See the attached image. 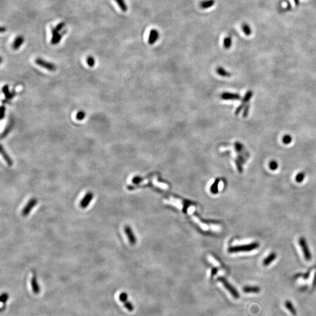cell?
Masks as SVG:
<instances>
[{
	"label": "cell",
	"mask_w": 316,
	"mask_h": 316,
	"mask_svg": "<svg viewBox=\"0 0 316 316\" xmlns=\"http://www.w3.org/2000/svg\"><path fill=\"white\" fill-rule=\"evenodd\" d=\"M215 2V0H204L200 3V7L203 10L208 9L212 7L214 5Z\"/></svg>",
	"instance_id": "cell-14"
},
{
	"label": "cell",
	"mask_w": 316,
	"mask_h": 316,
	"mask_svg": "<svg viewBox=\"0 0 316 316\" xmlns=\"http://www.w3.org/2000/svg\"><path fill=\"white\" fill-rule=\"evenodd\" d=\"M235 148L236 151L237 152H241L243 151V149L244 148L243 145L241 144L240 142H236L235 143Z\"/></svg>",
	"instance_id": "cell-32"
},
{
	"label": "cell",
	"mask_w": 316,
	"mask_h": 316,
	"mask_svg": "<svg viewBox=\"0 0 316 316\" xmlns=\"http://www.w3.org/2000/svg\"><path fill=\"white\" fill-rule=\"evenodd\" d=\"M249 105H247L245 108L244 109V113H243V117H247L248 114H249Z\"/></svg>",
	"instance_id": "cell-36"
},
{
	"label": "cell",
	"mask_w": 316,
	"mask_h": 316,
	"mask_svg": "<svg viewBox=\"0 0 316 316\" xmlns=\"http://www.w3.org/2000/svg\"><path fill=\"white\" fill-rule=\"evenodd\" d=\"M119 298H120V301H121L122 302L124 303V302L127 301V299H128V295H127L126 293H125V292L121 293L120 294V297H119Z\"/></svg>",
	"instance_id": "cell-33"
},
{
	"label": "cell",
	"mask_w": 316,
	"mask_h": 316,
	"mask_svg": "<svg viewBox=\"0 0 316 316\" xmlns=\"http://www.w3.org/2000/svg\"><path fill=\"white\" fill-rule=\"evenodd\" d=\"M305 173L304 172H300L298 173L296 175V181L297 183H301V182H303L305 178Z\"/></svg>",
	"instance_id": "cell-26"
},
{
	"label": "cell",
	"mask_w": 316,
	"mask_h": 316,
	"mask_svg": "<svg viewBox=\"0 0 316 316\" xmlns=\"http://www.w3.org/2000/svg\"><path fill=\"white\" fill-rule=\"evenodd\" d=\"M35 63L39 66L40 67H43L49 71L50 72H54L56 70V66L55 64L49 62L48 61H46L45 60L42 59V58H37L35 60Z\"/></svg>",
	"instance_id": "cell-3"
},
{
	"label": "cell",
	"mask_w": 316,
	"mask_h": 316,
	"mask_svg": "<svg viewBox=\"0 0 316 316\" xmlns=\"http://www.w3.org/2000/svg\"><path fill=\"white\" fill-rule=\"evenodd\" d=\"M242 30L243 31V32L244 33V34L247 36H249L251 33H252V30L251 29V27H249V25H248L247 24H242Z\"/></svg>",
	"instance_id": "cell-20"
},
{
	"label": "cell",
	"mask_w": 316,
	"mask_h": 316,
	"mask_svg": "<svg viewBox=\"0 0 316 316\" xmlns=\"http://www.w3.org/2000/svg\"><path fill=\"white\" fill-rule=\"evenodd\" d=\"M218 280L221 283L224 285V286L225 287V289L230 292L231 295L233 297L235 298H238L240 297V294L237 292L236 289L233 287L225 278L221 277L218 279Z\"/></svg>",
	"instance_id": "cell-2"
},
{
	"label": "cell",
	"mask_w": 316,
	"mask_h": 316,
	"mask_svg": "<svg viewBox=\"0 0 316 316\" xmlns=\"http://www.w3.org/2000/svg\"><path fill=\"white\" fill-rule=\"evenodd\" d=\"M12 123H11L10 124L7 125V126L6 127V128L4 129V132L2 133V136H1V138H4V137H5L8 134V133L10 132L11 129H12Z\"/></svg>",
	"instance_id": "cell-28"
},
{
	"label": "cell",
	"mask_w": 316,
	"mask_h": 316,
	"mask_svg": "<svg viewBox=\"0 0 316 316\" xmlns=\"http://www.w3.org/2000/svg\"><path fill=\"white\" fill-rule=\"evenodd\" d=\"M86 117V113L83 111H80L77 114L76 118L78 120H83Z\"/></svg>",
	"instance_id": "cell-29"
},
{
	"label": "cell",
	"mask_w": 316,
	"mask_h": 316,
	"mask_svg": "<svg viewBox=\"0 0 316 316\" xmlns=\"http://www.w3.org/2000/svg\"><path fill=\"white\" fill-rule=\"evenodd\" d=\"M282 142L285 145H289L292 142V137L290 135L286 134L284 135L282 138Z\"/></svg>",
	"instance_id": "cell-24"
},
{
	"label": "cell",
	"mask_w": 316,
	"mask_h": 316,
	"mask_svg": "<svg viewBox=\"0 0 316 316\" xmlns=\"http://www.w3.org/2000/svg\"><path fill=\"white\" fill-rule=\"evenodd\" d=\"M216 272H217V269H213V270H212V274H211V275H212V276H213V275H214V274H215V273H216Z\"/></svg>",
	"instance_id": "cell-39"
},
{
	"label": "cell",
	"mask_w": 316,
	"mask_h": 316,
	"mask_svg": "<svg viewBox=\"0 0 316 316\" xmlns=\"http://www.w3.org/2000/svg\"><path fill=\"white\" fill-rule=\"evenodd\" d=\"M159 37V32L156 29H152L149 34L148 43L149 45H153L156 43Z\"/></svg>",
	"instance_id": "cell-9"
},
{
	"label": "cell",
	"mask_w": 316,
	"mask_h": 316,
	"mask_svg": "<svg viewBox=\"0 0 316 316\" xmlns=\"http://www.w3.org/2000/svg\"><path fill=\"white\" fill-rule=\"evenodd\" d=\"M65 26H66V24L64 22H62L58 24V25L55 27V28L57 29L58 31H60L63 29V28H64Z\"/></svg>",
	"instance_id": "cell-34"
},
{
	"label": "cell",
	"mask_w": 316,
	"mask_h": 316,
	"mask_svg": "<svg viewBox=\"0 0 316 316\" xmlns=\"http://www.w3.org/2000/svg\"><path fill=\"white\" fill-rule=\"evenodd\" d=\"M124 303V306L125 307V308L129 311H132L134 310V306L132 305V304L128 301L125 302Z\"/></svg>",
	"instance_id": "cell-30"
},
{
	"label": "cell",
	"mask_w": 316,
	"mask_h": 316,
	"mask_svg": "<svg viewBox=\"0 0 316 316\" xmlns=\"http://www.w3.org/2000/svg\"><path fill=\"white\" fill-rule=\"evenodd\" d=\"M278 166H279V164H278V162L274 160L270 161L269 164V167L270 169L272 171H276L278 169Z\"/></svg>",
	"instance_id": "cell-27"
},
{
	"label": "cell",
	"mask_w": 316,
	"mask_h": 316,
	"mask_svg": "<svg viewBox=\"0 0 316 316\" xmlns=\"http://www.w3.org/2000/svg\"><path fill=\"white\" fill-rule=\"evenodd\" d=\"M2 91L7 98L11 99L12 97V94L10 93V90H9L8 86L6 85L4 86V87L2 88Z\"/></svg>",
	"instance_id": "cell-23"
},
{
	"label": "cell",
	"mask_w": 316,
	"mask_h": 316,
	"mask_svg": "<svg viewBox=\"0 0 316 316\" xmlns=\"http://www.w3.org/2000/svg\"><path fill=\"white\" fill-rule=\"evenodd\" d=\"M141 178L139 177L136 176V177H135L133 179L132 182L135 184H137V183H139V182H141Z\"/></svg>",
	"instance_id": "cell-37"
},
{
	"label": "cell",
	"mask_w": 316,
	"mask_h": 316,
	"mask_svg": "<svg viewBox=\"0 0 316 316\" xmlns=\"http://www.w3.org/2000/svg\"><path fill=\"white\" fill-rule=\"evenodd\" d=\"M94 197V194L91 192H88L84 196L83 199L80 201V206L81 209L87 208Z\"/></svg>",
	"instance_id": "cell-7"
},
{
	"label": "cell",
	"mask_w": 316,
	"mask_h": 316,
	"mask_svg": "<svg viewBox=\"0 0 316 316\" xmlns=\"http://www.w3.org/2000/svg\"><path fill=\"white\" fill-rule=\"evenodd\" d=\"M260 290V287L258 286H247L243 288V291L245 293H258Z\"/></svg>",
	"instance_id": "cell-16"
},
{
	"label": "cell",
	"mask_w": 316,
	"mask_h": 316,
	"mask_svg": "<svg viewBox=\"0 0 316 316\" xmlns=\"http://www.w3.org/2000/svg\"><path fill=\"white\" fill-rule=\"evenodd\" d=\"M51 31L52 37L50 40V43L53 45H58L62 40V37L65 34V32H66V30H65L63 33H59V31H58L55 27H52Z\"/></svg>",
	"instance_id": "cell-5"
},
{
	"label": "cell",
	"mask_w": 316,
	"mask_h": 316,
	"mask_svg": "<svg viewBox=\"0 0 316 316\" xmlns=\"http://www.w3.org/2000/svg\"><path fill=\"white\" fill-rule=\"evenodd\" d=\"M259 247V244L258 242H254L247 245L235 246L231 247L228 249V251L231 253H236L240 252H248L253 250L257 249Z\"/></svg>",
	"instance_id": "cell-1"
},
{
	"label": "cell",
	"mask_w": 316,
	"mask_h": 316,
	"mask_svg": "<svg viewBox=\"0 0 316 316\" xmlns=\"http://www.w3.org/2000/svg\"><path fill=\"white\" fill-rule=\"evenodd\" d=\"M285 306L287 308V310L293 315L294 316H296V314H297V312H296V310L295 308V307L293 306L292 303L289 301V300H287L285 302Z\"/></svg>",
	"instance_id": "cell-17"
},
{
	"label": "cell",
	"mask_w": 316,
	"mask_h": 316,
	"mask_svg": "<svg viewBox=\"0 0 316 316\" xmlns=\"http://www.w3.org/2000/svg\"><path fill=\"white\" fill-rule=\"evenodd\" d=\"M232 45V38L231 37H227L224 39L223 46L225 49H228Z\"/></svg>",
	"instance_id": "cell-19"
},
{
	"label": "cell",
	"mask_w": 316,
	"mask_h": 316,
	"mask_svg": "<svg viewBox=\"0 0 316 316\" xmlns=\"http://www.w3.org/2000/svg\"><path fill=\"white\" fill-rule=\"evenodd\" d=\"M221 98L226 100H238L241 99V96L237 93H224L221 96Z\"/></svg>",
	"instance_id": "cell-10"
},
{
	"label": "cell",
	"mask_w": 316,
	"mask_h": 316,
	"mask_svg": "<svg viewBox=\"0 0 316 316\" xmlns=\"http://www.w3.org/2000/svg\"><path fill=\"white\" fill-rule=\"evenodd\" d=\"M117 3L118 7L120 8L121 10L123 12H126L128 10V6L125 2V0H115Z\"/></svg>",
	"instance_id": "cell-18"
},
{
	"label": "cell",
	"mask_w": 316,
	"mask_h": 316,
	"mask_svg": "<svg viewBox=\"0 0 316 316\" xmlns=\"http://www.w3.org/2000/svg\"><path fill=\"white\" fill-rule=\"evenodd\" d=\"M298 244L302 248L305 258L307 260H310L311 259V254L308 247L306 239L303 237L300 238L298 240Z\"/></svg>",
	"instance_id": "cell-4"
},
{
	"label": "cell",
	"mask_w": 316,
	"mask_h": 316,
	"mask_svg": "<svg viewBox=\"0 0 316 316\" xmlns=\"http://www.w3.org/2000/svg\"><path fill=\"white\" fill-rule=\"evenodd\" d=\"M124 231L130 244L131 245L135 244L136 242V240L134 234L132 230V228L129 226H125L124 227Z\"/></svg>",
	"instance_id": "cell-8"
},
{
	"label": "cell",
	"mask_w": 316,
	"mask_h": 316,
	"mask_svg": "<svg viewBox=\"0 0 316 316\" xmlns=\"http://www.w3.org/2000/svg\"><path fill=\"white\" fill-rule=\"evenodd\" d=\"M30 283L33 292L35 294H39L40 292V287L39 286L38 283L35 276H34L31 279Z\"/></svg>",
	"instance_id": "cell-13"
},
{
	"label": "cell",
	"mask_w": 316,
	"mask_h": 316,
	"mask_svg": "<svg viewBox=\"0 0 316 316\" xmlns=\"http://www.w3.org/2000/svg\"><path fill=\"white\" fill-rule=\"evenodd\" d=\"M87 65H88L89 67H94V65H95V63H96L95 59L93 58V56H88L87 59Z\"/></svg>",
	"instance_id": "cell-25"
},
{
	"label": "cell",
	"mask_w": 316,
	"mask_h": 316,
	"mask_svg": "<svg viewBox=\"0 0 316 316\" xmlns=\"http://www.w3.org/2000/svg\"><path fill=\"white\" fill-rule=\"evenodd\" d=\"M252 96H253V93H252V91L250 90V91H247V93L245 94V95L244 96L243 99H242V104L245 105L247 103H248L249 100H251V98H252Z\"/></svg>",
	"instance_id": "cell-21"
},
{
	"label": "cell",
	"mask_w": 316,
	"mask_h": 316,
	"mask_svg": "<svg viewBox=\"0 0 316 316\" xmlns=\"http://www.w3.org/2000/svg\"><path fill=\"white\" fill-rule=\"evenodd\" d=\"M0 150H1V154L2 155V156L4 158L5 161L6 162V163H7V164L8 166H12L13 161H12L11 158L8 155V154L5 151V150L4 149L3 146L2 145H1V149H0Z\"/></svg>",
	"instance_id": "cell-12"
},
{
	"label": "cell",
	"mask_w": 316,
	"mask_h": 316,
	"mask_svg": "<svg viewBox=\"0 0 316 316\" xmlns=\"http://www.w3.org/2000/svg\"><path fill=\"white\" fill-rule=\"evenodd\" d=\"M8 294L7 293H4L1 295V297H0V300H1V303H6V302L7 301V300L8 299Z\"/></svg>",
	"instance_id": "cell-31"
},
{
	"label": "cell",
	"mask_w": 316,
	"mask_h": 316,
	"mask_svg": "<svg viewBox=\"0 0 316 316\" xmlns=\"http://www.w3.org/2000/svg\"><path fill=\"white\" fill-rule=\"evenodd\" d=\"M277 257V255L275 252L270 253L268 256L263 261V264L264 266H268L272 262H273Z\"/></svg>",
	"instance_id": "cell-15"
},
{
	"label": "cell",
	"mask_w": 316,
	"mask_h": 316,
	"mask_svg": "<svg viewBox=\"0 0 316 316\" xmlns=\"http://www.w3.org/2000/svg\"><path fill=\"white\" fill-rule=\"evenodd\" d=\"M217 73L222 77H230L231 76L230 73L227 72L225 69H224L222 67H219L217 69Z\"/></svg>",
	"instance_id": "cell-22"
},
{
	"label": "cell",
	"mask_w": 316,
	"mask_h": 316,
	"mask_svg": "<svg viewBox=\"0 0 316 316\" xmlns=\"http://www.w3.org/2000/svg\"><path fill=\"white\" fill-rule=\"evenodd\" d=\"M5 107L4 106H2L1 107V120H2L4 117H5Z\"/></svg>",
	"instance_id": "cell-35"
},
{
	"label": "cell",
	"mask_w": 316,
	"mask_h": 316,
	"mask_svg": "<svg viewBox=\"0 0 316 316\" xmlns=\"http://www.w3.org/2000/svg\"><path fill=\"white\" fill-rule=\"evenodd\" d=\"M24 41H25V39L22 36H21V35L18 36L15 38V39L14 40V42H13V43L12 45V49L14 50H18L22 46V45L24 43Z\"/></svg>",
	"instance_id": "cell-11"
},
{
	"label": "cell",
	"mask_w": 316,
	"mask_h": 316,
	"mask_svg": "<svg viewBox=\"0 0 316 316\" xmlns=\"http://www.w3.org/2000/svg\"><path fill=\"white\" fill-rule=\"evenodd\" d=\"M37 203H38V200L37 199L32 198L30 199L22 211V216L24 217L28 216L32 210V209L34 208V207L37 205Z\"/></svg>",
	"instance_id": "cell-6"
},
{
	"label": "cell",
	"mask_w": 316,
	"mask_h": 316,
	"mask_svg": "<svg viewBox=\"0 0 316 316\" xmlns=\"http://www.w3.org/2000/svg\"><path fill=\"white\" fill-rule=\"evenodd\" d=\"M5 31H6V28H4L3 27H1V33H4Z\"/></svg>",
	"instance_id": "cell-38"
}]
</instances>
